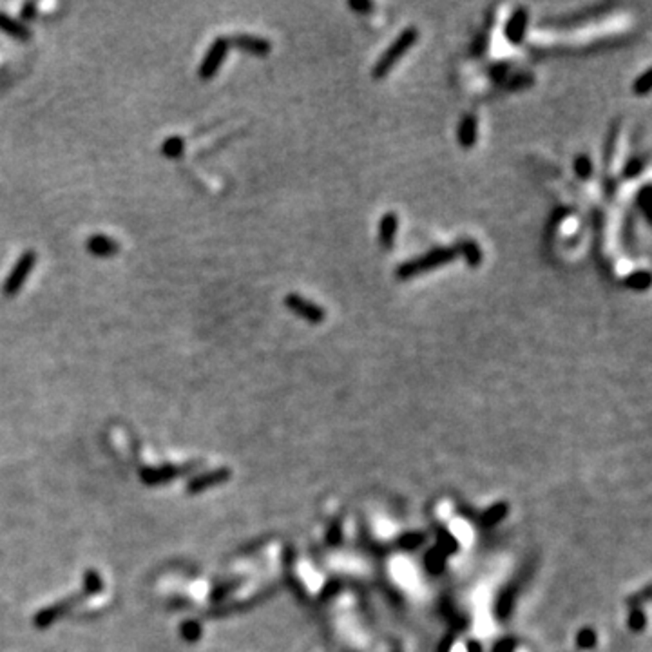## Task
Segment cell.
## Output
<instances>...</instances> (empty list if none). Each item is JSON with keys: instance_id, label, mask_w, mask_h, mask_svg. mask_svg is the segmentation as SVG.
Listing matches in <instances>:
<instances>
[{"instance_id": "6da1fadb", "label": "cell", "mask_w": 652, "mask_h": 652, "mask_svg": "<svg viewBox=\"0 0 652 652\" xmlns=\"http://www.w3.org/2000/svg\"><path fill=\"white\" fill-rule=\"evenodd\" d=\"M457 256H459V254H457L455 247H438V249L429 250L428 254H424L421 258L410 259V261L397 266L395 275H397V279H400V281L413 279L417 278V275L424 274V272L435 270V268H441V266L448 265V263L455 261Z\"/></svg>"}, {"instance_id": "5b68a950", "label": "cell", "mask_w": 652, "mask_h": 652, "mask_svg": "<svg viewBox=\"0 0 652 652\" xmlns=\"http://www.w3.org/2000/svg\"><path fill=\"white\" fill-rule=\"evenodd\" d=\"M285 306H287L290 312L296 313V315H299L301 319H305L306 322H310V325H321L326 319V312L322 306H319L318 303H313V301L306 299V297L299 296V294H288V296L285 297Z\"/></svg>"}, {"instance_id": "44dd1931", "label": "cell", "mask_w": 652, "mask_h": 652, "mask_svg": "<svg viewBox=\"0 0 652 652\" xmlns=\"http://www.w3.org/2000/svg\"><path fill=\"white\" fill-rule=\"evenodd\" d=\"M488 33H482V34H478V37H476L475 39V44H473V53H475V55H484L485 53V49H488Z\"/></svg>"}, {"instance_id": "3957f363", "label": "cell", "mask_w": 652, "mask_h": 652, "mask_svg": "<svg viewBox=\"0 0 652 652\" xmlns=\"http://www.w3.org/2000/svg\"><path fill=\"white\" fill-rule=\"evenodd\" d=\"M37 261H39V258H37V252H34V250H26V252H22L20 256H18V259L15 261V265L11 266V270H9L8 278L4 279V285H2V294H4L6 297L18 296L24 283L30 279L31 272L34 270Z\"/></svg>"}, {"instance_id": "4fadbf2b", "label": "cell", "mask_w": 652, "mask_h": 652, "mask_svg": "<svg viewBox=\"0 0 652 652\" xmlns=\"http://www.w3.org/2000/svg\"><path fill=\"white\" fill-rule=\"evenodd\" d=\"M623 285L631 290H636V292H645L651 287V274H648V270L632 272V274L627 275Z\"/></svg>"}, {"instance_id": "7a4b0ae2", "label": "cell", "mask_w": 652, "mask_h": 652, "mask_svg": "<svg viewBox=\"0 0 652 652\" xmlns=\"http://www.w3.org/2000/svg\"><path fill=\"white\" fill-rule=\"evenodd\" d=\"M417 39H419V30H417V27H406V30L395 39V42L391 44L390 48L382 53L377 64L372 69V77H374L375 80H381V78L386 77L391 69L397 65V62L415 46Z\"/></svg>"}, {"instance_id": "2e32d148", "label": "cell", "mask_w": 652, "mask_h": 652, "mask_svg": "<svg viewBox=\"0 0 652 652\" xmlns=\"http://www.w3.org/2000/svg\"><path fill=\"white\" fill-rule=\"evenodd\" d=\"M651 80H652V71L651 69H647L641 77H638L634 80V84H632V93L638 96L648 95V91H651V87H652Z\"/></svg>"}, {"instance_id": "5bb4252c", "label": "cell", "mask_w": 652, "mask_h": 652, "mask_svg": "<svg viewBox=\"0 0 652 652\" xmlns=\"http://www.w3.org/2000/svg\"><path fill=\"white\" fill-rule=\"evenodd\" d=\"M185 150V140L181 136H169L165 142L162 143V155L165 158L176 159L183 155Z\"/></svg>"}, {"instance_id": "9c48e42d", "label": "cell", "mask_w": 652, "mask_h": 652, "mask_svg": "<svg viewBox=\"0 0 652 652\" xmlns=\"http://www.w3.org/2000/svg\"><path fill=\"white\" fill-rule=\"evenodd\" d=\"M478 138V120L475 115H464L457 127V142L462 149H473Z\"/></svg>"}, {"instance_id": "ba28073f", "label": "cell", "mask_w": 652, "mask_h": 652, "mask_svg": "<svg viewBox=\"0 0 652 652\" xmlns=\"http://www.w3.org/2000/svg\"><path fill=\"white\" fill-rule=\"evenodd\" d=\"M86 250L95 258H112L120 252V243L105 234H93L86 241Z\"/></svg>"}, {"instance_id": "e0dca14e", "label": "cell", "mask_w": 652, "mask_h": 652, "mask_svg": "<svg viewBox=\"0 0 652 652\" xmlns=\"http://www.w3.org/2000/svg\"><path fill=\"white\" fill-rule=\"evenodd\" d=\"M645 169V159L644 158H632L627 162L625 169H623V178L625 180H632V178H638Z\"/></svg>"}, {"instance_id": "7c38bea8", "label": "cell", "mask_w": 652, "mask_h": 652, "mask_svg": "<svg viewBox=\"0 0 652 652\" xmlns=\"http://www.w3.org/2000/svg\"><path fill=\"white\" fill-rule=\"evenodd\" d=\"M455 250L466 259L468 266H471V268H478L482 265V250L473 240H460Z\"/></svg>"}, {"instance_id": "8fae6325", "label": "cell", "mask_w": 652, "mask_h": 652, "mask_svg": "<svg viewBox=\"0 0 652 652\" xmlns=\"http://www.w3.org/2000/svg\"><path fill=\"white\" fill-rule=\"evenodd\" d=\"M397 230H399V219H397V214H395V212H386V214L381 218V223H379V243H381L382 249H393Z\"/></svg>"}, {"instance_id": "277c9868", "label": "cell", "mask_w": 652, "mask_h": 652, "mask_svg": "<svg viewBox=\"0 0 652 652\" xmlns=\"http://www.w3.org/2000/svg\"><path fill=\"white\" fill-rule=\"evenodd\" d=\"M228 49H230V44H228V39H225V37H218V39L212 40L211 48L207 49L203 60L200 62L197 78L203 82L212 80L218 74L219 69H221V65L225 64Z\"/></svg>"}, {"instance_id": "ffe728a7", "label": "cell", "mask_w": 652, "mask_h": 652, "mask_svg": "<svg viewBox=\"0 0 652 652\" xmlns=\"http://www.w3.org/2000/svg\"><path fill=\"white\" fill-rule=\"evenodd\" d=\"M37 13H39V6L33 4V2H27L20 8L22 22H33L37 18Z\"/></svg>"}, {"instance_id": "9a60e30c", "label": "cell", "mask_w": 652, "mask_h": 652, "mask_svg": "<svg viewBox=\"0 0 652 652\" xmlns=\"http://www.w3.org/2000/svg\"><path fill=\"white\" fill-rule=\"evenodd\" d=\"M573 167H575V174L580 178V180H589L592 176V162L587 155H578L575 158V163H573Z\"/></svg>"}, {"instance_id": "8992f818", "label": "cell", "mask_w": 652, "mask_h": 652, "mask_svg": "<svg viewBox=\"0 0 652 652\" xmlns=\"http://www.w3.org/2000/svg\"><path fill=\"white\" fill-rule=\"evenodd\" d=\"M228 44L232 48L240 49L243 53L256 56H266L272 51V42L270 40L258 37V34H249V33H237L228 39Z\"/></svg>"}, {"instance_id": "7402d4cb", "label": "cell", "mask_w": 652, "mask_h": 652, "mask_svg": "<svg viewBox=\"0 0 652 652\" xmlns=\"http://www.w3.org/2000/svg\"><path fill=\"white\" fill-rule=\"evenodd\" d=\"M350 9H353V11H357V13H363V15H366L368 13V11H372V9H374V4H372V2H363V0H360V2H356V0H352V2H350Z\"/></svg>"}, {"instance_id": "52a82bcc", "label": "cell", "mask_w": 652, "mask_h": 652, "mask_svg": "<svg viewBox=\"0 0 652 652\" xmlns=\"http://www.w3.org/2000/svg\"><path fill=\"white\" fill-rule=\"evenodd\" d=\"M528 26H529V11L528 8H516L511 17L507 18L506 27H504V34H506V39L509 40L511 44H519L523 42L526 39V33H528Z\"/></svg>"}, {"instance_id": "ac0fdd59", "label": "cell", "mask_w": 652, "mask_h": 652, "mask_svg": "<svg viewBox=\"0 0 652 652\" xmlns=\"http://www.w3.org/2000/svg\"><path fill=\"white\" fill-rule=\"evenodd\" d=\"M651 200H652L651 185H645V187H641V190L638 193V196H636V205H638V209L641 211V214H644L647 219L651 218V214H648V203H651Z\"/></svg>"}, {"instance_id": "30bf717a", "label": "cell", "mask_w": 652, "mask_h": 652, "mask_svg": "<svg viewBox=\"0 0 652 652\" xmlns=\"http://www.w3.org/2000/svg\"><path fill=\"white\" fill-rule=\"evenodd\" d=\"M0 31L4 34H8V37H11V39L20 40V42H27V40H31V37H33L31 30L24 22L11 17V15L4 13V11H0Z\"/></svg>"}, {"instance_id": "603a6c76", "label": "cell", "mask_w": 652, "mask_h": 652, "mask_svg": "<svg viewBox=\"0 0 652 652\" xmlns=\"http://www.w3.org/2000/svg\"><path fill=\"white\" fill-rule=\"evenodd\" d=\"M531 82L533 77H529V74H519V77H515L513 84H511V89H522L523 86H529Z\"/></svg>"}, {"instance_id": "d6986e66", "label": "cell", "mask_w": 652, "mask_h": 652, "mask_svg": "<svg viewBox=\"0 0 652 652\" xmlns=\"http://www.w3.org/2000/svg\"><path fill=\"white\" fill-rule=\"evenodd\" d=\"M616 136H618V122H614L613 127H611L609 140H607V145H605V152H604L605 165H611V158H613L614 142H616Z\"/></svg>"}]
</instances>
